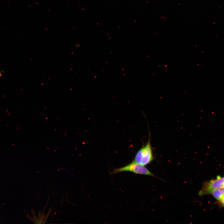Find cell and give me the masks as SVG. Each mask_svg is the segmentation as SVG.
<instances>
[{
    "instance_id": "1",
    "label": "cell",
    "mask_w": 224,
    "mask_h": 224,
    "mask_svg": "<svg viewBox=\"0 0 224 224\" xmlns=\"http://www.w3.org/2000/svg\"><path fill=\"white\" fill-rule=\"evenodd\" d=\"M154 159L149 134L147 142L138 151L132 161L145 166L150 163Z\"/></svg>"
},
{
    "instance_id": "2",
    "label": "cell",
    "mask_w": 224,
    "mask_h": 224,
    "mask_svg": "<svg viewBox=\"0 0 224 224\" xmlns=\"http://www.w3.org/2000/svg\"><path fill=\"white\" fill-rule=\"evenodd\" d=\"M129 171L135 174L148 175L155 177L145 166L138 164L132 161L129 164L123 167L115 168L113 169L110 174H115L123 171Z\"/></svg>"
},
{
    "instance_id": "3",
    "label": "cell",
    "mask_w": 224,
    "mask_h": 224,
    "mask_svg": "<svg viewBox=\"0 0 224 224\" xmlns=\"http://www.w3.org/2000/svg\"><path fill=\"white\" fill-rule=\"evenodd\" d=\"M224 187V177L218 176L217 179L204 183L198 194L200 196L211 194L214 190L223 188Z\"/></svg>"
},
{
    "instance_id": "4",
    "label": "cell",
    "mask_w": 224,
    "mask_h": 224,
    "mask_svg": "<svg viewBox=\"0 0 224 224\" xmlns=\"http://www.w3.org/2000/svg\"><path fill=\"white\" fill-rule=\"evenodd\" d=\"M213 196L217 199L221 201L224 197L222 189H217L212 191L211 193Z\"/></svg>"
},
{
    "instance_id": "5",
    "label": "cell",
    "mask_w": 224,
    "mask_h": 224,
    "mask_svg": "<svg viewBox=\"0 0 224 224\" xmlns=\"http://www.w3.org/2000/svg\"><path fill=\"white\" fill-rule=\"evenodd\" d=\"M222 201V203L223 205V206L224 207V197L222 198V199L221 200Z\"/></svg>"
},
{
    "instance_id": "6",
    "label": "cell",
    "mask_w": 224,
    "mask_h": 224,
    "mask_svg": "<svg viewBox=\"0 0 224 224\" xmlns=\"http://www.w3.org/2000/svg\"><path fill=\"white\" fill-rule=\"evenodd\" d=\"M2 75V73H1V71L0 70V77H1Z\"/></svg>"
},
{
    "instance_id": "7",
    "label": "cell",
    "mask_w": 224,
    "mask_h": 224,
    "mask_svg": "<svg viewBox=\"0 0 224 224\" xmlns=\"http://www.w3.org/2000/svg\"><path fill=\"white\" fill-rule=\"evenodd\" d=\"M223 188V189H222V191H223V194H224V187Z\"/></svg>"
}]
</instances>
